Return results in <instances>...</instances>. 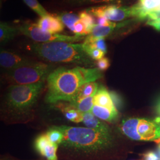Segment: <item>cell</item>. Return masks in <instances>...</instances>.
Returning a JSON list of instances; mask_svg holds the SVG:
<instances>
[{"mask_svg": "<svg viewBox=\"0 0 160 160\" xmlns=\"http://www.w3.org/2000/svg\"><path fill=\"white\" fill-rule=\"evenodd\" d=\"M155 110L157 114H158V118L155 119L154 122L160 125V96L157 98L155 103Z\"/></svg>", "mask_w": 160, "mask_h": 160, "instance_id": "cell-33", "label": "cell"}, {"mask_svg": "<svg viewBox=\"0 0 160 160\" xmlns=\"http://www.w3.org/2000/svg\"><path fill=\"white\" fill-rule=\"evenodd\" d=\"M24 2L38 14L40 17H45L49 15V12H47L46 9L40 4L38 0H23Z\"/></svg>", "mask_w": 160, "mask_h": 160, "instance_id": "cell-24", "label": "cell"}, {"mask_svg": "<svg viewBox=\"0 0 160 160\" xmlns=\"http://www.w3.org/2000/svg\"><path fill=\"white\" fill-rule=\"evenodd\" d=\"M20 34L28 36L36 43H48L53 42H77L85 39L84 36H68L52 33L40 29L35 23H24L18 27Z\"/></svg>", "mask_w": 160, "mask_h": 160, "instance_id": "cell-6", "label": "cell"}, {"mask_svg": "<svg viewBox=\"0 0 160 160\" xmlns=\"http://www.w3.org/2000/svg\"><path fill=\"white\" fill-rule=\"evenodd\" d=\"M53 127L63 133V141L59 147L74 156L93 158L113 145V138L110 133L86 127L66 125Z\"/></svg>", "mask_w": 160, "mask_h": 160, "instance_id": "cell-2", "label": "cell"}, {"mask_svg": "<svg viewBox=\"0 0 160 160\" xmlns=\"http://www.w3.org/2000/svg\"><path fill=\"white\" fill-rule=\"evenodd\" d=\"M78 14H79L80 19L86 25L88 35L90 34L93 28L96 24L95 17L90 13H89L87 10L82 11L80 12Z\"/></svg>", "mask_w": 160, "mask_h": 160, "instance_id": "cell-22", "label": "cell"}, {"mask_svg": "<svg viewBox=\"0 0 160 160\" xmlns=\"http://www.w3.org/2000/svg\"><path fill=\"white\" fill-rule=\"evenodd\" d=\"M69 4L74 6H81L87 4H94L100 2H107L113 0H68Z\"/></svg>", "mask_w": 160, "mask_h": 160, "instance_id": "cell-28", "label": "cell"}, {"mask_svg": "<svg viewBox=\"0 0 160 160\" xmlns=\"http://www.w3.org/2000/svg\"><path fill=\"white\" fill-rule=\"evenodd\" d=\"M147 24L152 27L155 30L160 32V18L155 20H151L147 22Z\"/></svg>", "mask_w": 160, "mask_h": 160, "instance_id": "cell-34", "label": "cell"}, {"mask_svg": "<svg viewBox=\"0 0 160 160\" xmlns=\"http://www.w3.org/2000/svg\"><path fill=\"white\" fill-rule=\"evenodd\" d=\"M63 115L65 118L70 122L75 123L82 122L83 118V113L80 112L79 110L75 109L74 107H67L62 108Z\"/></svg>", "mask_w": 160, "mask_h": 160, "instance_id": "cell-20", "label": "cell"}, {"mask_svg": "<svg viewBox=\"0 0 160 160\" xmlns=\"http://www.w3.org/2000/svg\"><path fill=\"white\" fill-rule=\"evenodd\" d=\"M94 17H104L110 21L122 22L133 17L131 7H121L116 5L92 7L86 10Z\"/></svg>", "mask_w": 160, "mask_h": 160, "instance_id": "cell-7", "label": "cell"}, {"mask_svg": "<svg viewBox=\"0 0 160 160\" xmlns=\"http://www.w3.org/2000/svg\"><path fill=\"white\" fill-rule=\"evenodd\" d=\"M82 122L86 128L98 131L110 133L108 125L105 124L102 120L97 118L92 112L83 113Z\"/></svg>", "mask_w": 160, "mask_h": 160, "instance_id": "cell-15", "label": "cell"}, {"mask_svg": "<svg viewBox=\"0 0 160 160\" xmlns=\"http://www.w3.org/2000/svg\"><path fill=\"white\" fill-rule=\"evenodd\" d=\"M29 48L37 57L46 62L74 63L87 68H94L96 65L84 51L83 43L65 42H34Z\"/></svg>", "mask_w": 160, "mask_h": 160, "instance_id": "cell-4", "label": "cell"}, {"mask_svg": "<svg viewBox=\"0 0 160 160\" xmlns=\"http://www.w3.org/2000/svg\"><path fill=\"white\" fill-rule=\"evenodd\" d=\"M143 160H159L157 154L152 151H149L142 154Z\"/></svg>", "mask_w": 160, "mask_h": 160, "instance_id": "cell-32", "label": "cell"}, {"mask_svg": "<svg viewBox=\"0 0 160 160\" xmlns=\"http://www.w3.org/2000/svg\"><path fill=\"white\" fill-rule=\"evenodd\" d=\"M94 104L111 109H117L112 100L110 94L103 86H100L94 97Z\"/></svg>", "mask_w": 160, "mask_h": 160, "instance_id": "cell-16", "label": "cell"}, {"mask_svg": "<svg viewBox=\"0 0 160 160\" xmlns=\"http://www.w3.org/2000/svg\"><path fill=\"white\" fill-rule=\"evenodd\" d=\"M20 34L18 27H14L4 22L0 23V42L1 44H6Z\"/></svg>", "mask_w": 160, "mask_h": 160, "instance_id": "cell-18", "label": "cell"}, {"mask_svg": "<svg viewBox=\"0 0 160 160\" xmlns=\"http://www.w3.org/2000/svg\"><path fill=\"white\" fill-rule=\"evenodd\" d=\"M34 61L14 52L1 49L0 65L4 70L17 68L23 65H28Z\"/></svg>", "mask_w": 160, "mask_h": 160, "instance_id": "cell-8", "label": "cell"}, {"mask_svg": "<svg viewBox=\"0 0 160 160\" xmlns=\"http://www.w3.org/2000/svg\"><path fill=\"white\" fill-rule=\"evenodd\" d=\"M34 145L37 152L47 160H58L57 151L59 145L51 142L46 133L37 137Z\"/></svg>", "mask_w": 160, "mask_h": 160, "instance_id": "cell-9", "label": "cell"}, {"mask_svg": "<svg viewBox=\"0 0 160 160\" xmlns=\"http://www.w3.org/2000/svg\"><path fill=\"white\" fill-rule=\"evenodd\" d=\"M46 134L52 143H56L59 145L63 141V135L62 132L53 126L49 129V130L46 132Z\"/></svg>", "mask_w": 160, "mask_h": 160, "instance_id": "cell-25", "label": "cell"}, {"mask_svg": "<svg viewBox=\"0 0 160 160\" xmlns=\"http://www.w3.org/2000/svg\"><path fill=\"white\" fill-rule=\"evenodd\" d=\"M140 119L129 118L123 120L121 124V130L126 137L135 141H142L138 132L137 127Z\"/></svg>", "mask_w": 160, "mask_h": 160, "instance_id": "cell-14", "label": "cell"}, {"mask_svg": "<svg viewBox=\"0 0 160 160\" xmlns=\"http://www.w3.org/2000/svg\"><path fill=\"white\" fill-rule=\"evenodd\" d=\"M53 69L51 65L34 61L17 68L4 70L2 77L10 85H29L45 82Z\"/></svg>", "mask_w": 160, "mask_h": 160, "instance_id": "cell-5", "label": "cell"}, {"mask_svg": "<svg viewBox=\"0 0 160 160\" xmlns=\"http://www.w3.org/2000/svg\"><path fill=\"white\" fill-rule=\"evenodd\" d=\"M94 96H92L81 100L74 108L82 113L92 112L94 106Z\"/></svg>", "mask_w": 160, "mask_h": 160, "instance_id": "cell-21", "label": "cell"}, {"mask_svg": "<svg viewBox=\"0 0 160 160\" xmlns=\"http://www.w3.org/2000/svg\"><path fill=\"white\" fill-rule=\"evenodd\" d=\"M49 32L52 33H58L63 32L64 25L61 20L58 17L49 14Z\"/></svg>", "mask_w": 160, "mask_h": 160, "instance_id": "cell-23", "label": "cell"}, {"mask_svg": "<svg viewBox=\"0 0 160 160\" xmlns=\"http://www.w3.org/2000/svg\"><path fill=\"white\" fill-rule=\"evenodd\" d=\"M83 43L86 45H88L94 48L100 49L104 52L105 53H106L108 51L104 38H98L88 41H84Z\"/></svg>", "mask_w": 160, "mask_h": 160, "instance_id": "cell-27", "label": "cell"}, {"mask_svg": "<svg viewBox=\"0 0 160 160\" xmlns=\"http://www.w3.org/2000/svg\"><path fill=\"white\" fill-rule=\"evenodd\" d=\"M92 113L99 119L108 122H112L116 120L119 116L117 109H109L94 104Z\"/></svg>", "mask_w": 160, "mask_h": 160, "instance_id": "cell-17", "label": "cell"}, {"mask_svg": "<svg viewBox=\"0 0 160 160\" xmlns=\"http://www.w3.org/2000/svg\"><path fill=\"white\" fill-rule=\"evenodd\" d=\"M58 17L61 20L64 25L74 33V24L80 20L79 14H77L74 12H65L58 15Z\"/></svg>", "mask_w": 160, "mask_h": 160, "instance_id": "cell-19", "label": "cell"}, {"mask_svg": "<svg viewBox=\"0 0 160 160\" xmlns=\"http://www.w3.org/2000/svg\"><path fill=\"white\" fill-rule=\"evenodd\" d=\"M103 76L102 71L97 67L77 66L54 69L46 80L45 100L51 104L59 102H70L81 86L88 82H96Z\"/></svg>", "mask_w": 160, "mask_h": 160, "instance_id": "cell-1", "label": "cell"}, {"mask_svg": "<svg viewBox=\"0 0 160 160\" xmlns=\"http://www.w3.org/2000/svg\"><path fill=\"white\" fill-rule=\"evenodd\" d=\"M83 45H84V51L86 52V53L94 61H97L98 60L103 58L104 55L106 54L102 51L94 48L88 45H86L83 43Z\"/></svg>", "mask_w": 160, "mask_h": 160, "instance_id": "cell-26", "label": "cell"}, {"mask_svg": "<svg viewBox=\"0 0 160 160\" xmlns=\"http://www.w3.org/2000/svg\"><path fill=\"white\" fill-rule=\"evenodd\" d=\"M96 63L97 68L102 71L107 70L109 68L110 65V60L109 58L106 57H103V58L98 60Z\"/></svg>", "mask_w": 160, "mask_h": 160, "instance_id": "cell-30", "label": "cell"}, {"mask_svg": "<svg viewBox=\"0 0 160 160\" xmlns=\"http://www.w3.org/2000/svg\"><path fill=\"white\" fill-rule=\"evenodd\" d=\"M132 21V20H129L118 24L114 23L113 24L109 26H103L98 24H96L92 30L90 34L87 35L85 38L84 41H88L98 38L105 39L106 38L111 36L114 32L125 28L129 23H131Z\"/></svg>", "mask_w": 160, "mask_h": 160, "instance_id": "cell-11", "label": "cell"}, {"mask_svg": "<svg viewBox=\"0 0 160 160\" xmlns=\"http://www.w3.org/2000/svg\"><path fill=\"white\" fill-rule=\"evenodd\" d=\"M45 82L29 85H10L2 104L3 119L8 122L27 123L33 119L34 109Z\"/></svg>", "mask_w": 160, "mask_h": 160, "instance_id": "cell-3", "label": "cell"}, {"mask_svg": "<svg viewBox=\"0 0 160 160\" xmlns=\"http://www.w3.org/2000/svg\"><path fill=\"white\" fill-rule=\"evenodd\" d=\"M138 132L142 141H156L160 139V125L156 122L140 119Z\"/></svg>", "mask_w": 160, "mask_h": 160, "instance_id": "cell-10", "label": "cell"}, {"mask_svg": "<svg viewBox=\"0 0 160 160\" xmlns=\"http://www.w3.org/2000/svg\"><path fill=\"white\" fill-rule=\"evenodd\" d=\"M110 96L112 98V100L114 103L115 106H120L121 104V100L120 98H119V96H118L116 93H114L113 92H110Z\"/></svg>", "mask_w": 160, "mask_h": 160, "instance_id": "cell-35", "label": "cell"}, {"mask_svg": "<svg viewBox=\"0 0 160 160\" xmlns=\"http://www.w3.org/2000/svg\"><path fill=\"white\" fill-rule=\"evenodd\" d=\"M96 24L103 26H109L114 24V22L110 21L107 18L104 17H94Z\"/></svg>", "mask_w": 160, "mask_h": 160, "instance_id": "cell-31", "label": "cell"}, {"mask_svg": "<svg viewBox=\"0 0 160 160\" xmlns=\"http://www.w3.org/2000/svg\"><path fill=\"white\" fill-rule=\"evenodd\" d=\"M137 5V18L142 21L147 19L149 13L160 7V0H139Z\"/></svg>", "mask_w": 160, "mask_h": 160, "instance_id": "cell-13", "label": "cell"}, {"mask_svg": "<svg viewBox=\"0 0 160 160\" xmlns=\"http://www.w3.org/2000/svg\"><path fill=\"white\" fill-rule=\"evenodd\" d=\"M99 87V84L96 82H88L81 86L69 102L70 105L74 107L81 100L87 97L95 96Z\"/></svg>", "mask_w": 160, "mask_h": 160, "instance_id": "cell-12", "label": "cell"}, {"mask_svg": "<svg viewBox=\"0 0 160 160\" xmlns=\"http://www.w3.org/2000/svg\"><path fill=\"white\" fill-rule=\"evenodd\" d=\"M49 16H45V17H40L38 21L37 26L43 31L48 32L49 31Z\"/></svg>", "mask_w": 160, "mask_h": 160, "instance_id": "cell-29", "label": "cell"}]
</instances>
